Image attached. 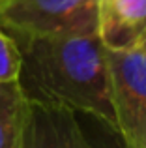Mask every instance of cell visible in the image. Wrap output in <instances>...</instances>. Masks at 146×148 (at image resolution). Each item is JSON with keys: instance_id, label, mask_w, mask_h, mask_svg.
Instances as JSON below:
<instances>
[{"instance_id": "9", "label": "cell", "mask_w": 146, "mask_h": 148, "mask_svg": "<svg viewBox=\"0 0 146 148\" xmlns=\"http://www.w3.org/2000/svg\"><path fill=\"white\" fill-rule=\"evenodd\" d=\"M2 2H4V0H0V6H2Z\"/></svg>"}, {"instance_id": "5", "label": "cell", "mask_w": 146, "mask_h": 148, "mask_svg": "<svg viewBox=\"0 0 146 148\" xmlns=\"http://www.w3.org/2000/svg\"><path fill=\"white\" fill-rule=\"evenodd\" d=\"M146 34V0H98V36L107 49L139 47Z\"/></svg>"}, {"instance_id": "8", "label": "cell", "mask_w": 146, "mask_h": 148, "mask_svg": "<svg viewBox=\"0 0 146 148\" xmlns=\"http://www.w3.org/2000/svg\"><path fill=\"white\" fill-rule=\"evenodd\" d=\"M139 47H141V49H143L144 53H146V34H144V38H143V41H141V45H139Z\"/></svg>"}, {"instance_id": "7", "label": "cell", "mask_w": 146, "mask_h": 148, "mask_svg": "<svg viewBox=\"0 0 146 148\" xmlns=\"http://www.w3.org/2000/svg\"><path fill=\"white\" fill-rule=\"evenodd\" d=\"M21 71V49L0 26V81H17Z\"/></svg>"}, {"instance_id": "1", "label": "cell", "mask_w": 146, "mask_h": 148, "mask_svg": "<svg viewBox=\"0 0 146 148\" xmlns=\"http://www.w3.org/2000/svg\"><path fill=\"white\" fill-rule=\"evenodd\" d=\"M19 84L26 99L68 107L114 131L107 47L94 34H55L17 41Z\"/></svg>"}, {"instance_id": "2", "label": "cell", "mask_w": 146, "mask_h": 148, "mask_svg": "<svg viewBox=\"0 0 146 148\" xmlns=\"http://www.w3.org/2000/svg\"><path fill=\"white\" fill-rule=\"evenodd\" d=\"M0 26L15 41L55 34H94L98 0H4Z\"/></svg>"}, {"instance_id": "6", "label": "cell", "mask_w": 146, "mask_h": 148, "mask_svg": "<svg viewBox=\"0 0 146 148\" xmlns=\"http://www.w3.org/2000/svg\"><path fill=\"white\" fill-rule=\"evenodd\" d=\"M26 109L19 81H0V148H23Z\"/></svg>"}, {"instance_id": "3", "label": "cell", "mask_w": 146, "mask_h": 148, "mask_svg": "<svg viewBox=\"0 0 146 148\" xmlns=\"http://www.w3.org/2000/svg\"><path fill=\"white\" fill-rule=\"evenodd\" d=\"M114 131L129 148H146V53L107 49Z\"/></svg>"}, {"instance_id": "4", "label": "cell", "mask_w": 146, "mask_h": 148, "mask_svg": "<svg viewBox=\"0 0 146 148\" xmlns=\"http://www.w3.org/2000/svg\"><path fill=\"white\" fill-rule=\"evenodd\" d=\"M75 111L53 103L28 99L23 131V148L38 146H86Z\"/></svg>"}]
</instances>
